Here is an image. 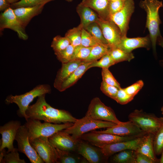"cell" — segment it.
<instances>
[{
    "label": "cell",
    "instance_id": "22",
    "mask_svg": "<svg viewBox=\"0 0 163 163\" xmlns=\"http://www.w3.org/2000/svg\"><path fill=\"white\" fill-rule=\"evenodd\" d=\"M110 0H82L80 3L92 9L100 18L108 20L110 19Z\"/></svg>",
    "mask_w": 163,
    "mask_h": 163
},
{
    "label": "cell",
    "instance_id": "52",
    "mask_svg": "<svg viewBox=\"0 0 163 163\" xmlns=\"http://www.w3.org/2000/svg\"><path fill=\"white\" fill-rule=\"evenodd\" d=\"M160 65L161 66L163 67V60H161L159 62Z\"/></svg>",
    "mask_w": 163,
    "mask_h": 163
},
{
    "label": "cell",
    "instance_id": "44",
    "mask_svg": "<svg viewBox=\"0 0 163 163\" xmlns=\"http://www.w3.org/2000/svg\"><path fill=\"white\" fill-rule=\"evenodd\" d=\"M126 0H120L110 1L109 5L110 15L113 14L120 11L124 6Z\"/></svg>",
    "mask_w": 163,
    "mask_h": 163
},
{
    "label": "cell",
    "instance_id": "36",
    "mask_svg": "<svg viewBox=\"0 0 163 163\" xmlns=\"http://www.w3.org/2000/svg\"><path fill=\"white\" fill-rule=\"evenodd\" d=\"M115 63L108 53L104 55L98 61H93L89 66L90 68L93 67H98L102 69H108Z\"/></svg>",
    "mask_w": 163,
    "mask_h": 163
},
{
    "label": "cell",
    "instance_id": "2",
    "mask_svg": "<svg viewBox=\"0 0 163 163\" xmlns=\"http://www.w3.org/2000/svg\"><path fill=\"white\" fill-rule=\"evenodd\" d=\"M141 7L146 13V27L149 32L153 50L156 54V45L157 39L160 36L159 26L161 23L159 10L163 6L162 2L158 0H144L140 3Z\"/></svg>",
    "mask_w": 163,
    "mask_h": 163
},
{
    "label": "cell",
    "instance_id": "35",
    "mask_svg": "<svg viewBox=\"0 0 163 163\" xmlns=\"http://www.w3.org/2000/svg\"><path fill=\"white\" fill-rule=\"evenodd\" d=\"M92 47H86L80 45L75 47L72 60L85 61L89 56Z\"/></svg>",
    "mask_w": 163,
    "mask_h": 163
},
{
    "label": "cell",
    "instance_id": "30",
    "mask_svg": "<svg viewBox=\"0 0 163 163\" xmlns=\"http://www.w3.org/2000/svg\"><path fill=\"white\" fill-rule=\"evenodd\" d=\"M84 29L100 43L109 46L104 36L101 28L97 23L94 22L90 23Z\"/></svg>",
    "mask_w": 163,
    "mask_h": 163
},
{
    "label": "cell",
    "instance_id": "24",
    "mask_svg": "<svg viewBox=\"0 0 163 163\" xmlns=\"http://www.w3.org/2000/svg\"><path fill=\"white\" fill-rule=\"evenodd\" d=\"M92 62H85L80 65L77 69L62 83L58 89L62 91L74 84L89 69V66Z\"/></svg>",
    "mask_w": 163,
    "mask_h": 163
},
{
    "label": "cell",
    "instance_id": "55",
    "mask_svg": "<svg viewBox=\"0 0 163 163\" xmlns=\"http://www.w3.org/2000/svg\"><path fill=\"white\" fill-rule=\"evenodd\" d=\"M118 0H110V1H118Z\"/></svg>",
    "mask_w": 163,
    "mask_h": 163
},
{
    "label": "cell",
    "instance_id": "14",
    "mask_svg": "<svg viewBox=\"0 0 163 163\" xmlns=\"http://www.w3.org/2000/svg\"><path fill=\"white\" fill-rule=\"evenodd\" d=\"M95 131L99 133H110L122 136L139 137L147 134L129 120L126 122H121L114 126L107 128L105 130Z\"/></svg>",
    "mask_w": 163,
    "mask_h": 163
},
{
    "label": "cell",
    "instance_id": "28",
    "mask_svg": "<svg viewBox=\"0 0 163 163\" xmlns=\"http://www.w3.org/2000/svg\"><path fill=\"white\" fill-rule=\"evenodd\" d=\"M110 48L109 46L99 44L92 47L89 56L86 62L97 60L108 53Z\"/></svg>",
    "mask_w": 163,
    "mask_h": 163
},
{
    "label": "cell",
    "instance_id": "13",
    "mask_svg": "<svg viewBox=\"0 0 163 163\" xmlns=\"http://www.w3.org/2000/svg\"><path fill=\"white\" fill-rule=\"evenodd\" d=\"M96 22L101 28L110 48H118L122 37L118 26L110 19L104 20L99 18Z\"/></svg>",
    "mask_w": 163,
    "mask_h": 163
},
{
    "label": "cell",
    "instance_id": "15",
    "mask_svg": "<svg viewBox=\"0 0 163 163\" xmlns=\"http://www.w3.org/2000/svg\"><path fill=\"white\" fill-rule=\"evenodd\" d=\"M48 138L49 141L56 148L71 152H76L80 140L74 139L72 135L63 130L55 133Z\"/></svg>",
    "mask_w": 163,
    "mask_h": 163
},
{
    "label": "cell",
    "instance_id": "41",
    "mask_svg": "<svg viewBox=\"0 0 163 163\" xmlns=\"http://www.w3.org/2000/svg\"><path fill=\"white\" fill-rule=\"evenodd\" d=\"M100 89L105 94L114 100L119 89L102 81L101 83Z\"/></svg>",
    "mask_w": 163,
    "mask_h": 163
},
{
    "label": "cell",
    "instance_id": "16",
    "mask_svg": "<svg viewBox=\"0 0 163 163\" xmlns=\"http://www.w3.org/2000/svg\"><path fill=\"white\" fill-rule=\"evenodd\" d=\"M21 125L18 120H11L0 127V133L2 135L1 144L0 150L5 148L8 149L7 152L13 150L15 148L13 146L18 130Z\"/></svg>",
    "mask_w": 163,
    "mask_h": 163
},
{
    "label": "cell",
    "instance_id": "11",
    "mask_svg": "<svg viewBox=\"0 0 163 163\" xmlns=\"http://www.w3.org/2000/svg\"><path fill=\"white\" fill-rule=\"evenodd\" d=\"M9 28L16 32L18 37L24 40L28 36L23 27L17 19L13 9L10 7L1 13L0 15V30Z\"/></svg>",
    "mask_w": 163,
    "mask_h": 163
},
{
    "label": "cell",
    "instance_id": "3",
    "mask_svg": "<svg viewBox=\"0 0 163 163\" xmlns=\"http://www.w3.org/2000/svg\"><path fill=\"white\" fill-rule=\"evenodd\" d=\"M51 91L49 85H39L24 94L15 96L10 95L8 96L5 102L7 104L13 103L16 104L19 107L18 114L21 117H24L27 120L28 118L26 111L30 103L35 97L43 94H49Z\"/></svg>",
    "mask_w": 163,
    "mask_h": 163
},
{
    "label": "cell",
    "instance_id": "48",
    "mask_svg": "<svg viewBox=\"0 0 163 163\" xmlns=\"http://www.w3.org/2000/svg\"><path fill=\"white\" fill-rule=\"evenodd\" d=\"M0 163H2L3 158L7 151H6L5 149H4L0 150Z\"/></svg>",
    "mask_w": 163,
    "mask_h": 163
},
{
    "label": "cell",
    "instance_id": "25",
    "mask_svg": "<svg viewBox=\"0 0 163 163\" xmlns=\"http://www.w3.org/2000/svg\"><path fill=\"white\" fill-rule=\"evenodd\" d=\"M111 158L115 163H135L136 151L132 149L123 150L116 153Z\"/></svg>",
    "mask_w": 163,
    "mask_h": 163
},
{
    "label": "cell",
    "instance_id": "20",
    "mask_svg": "<svg viewBox=\"0 0 163 163\" xmlns=\"http://www.w3.org/2000/svg\"><path fill=\"white\" fill-rule=\"evenodd\" d=\"M44 5L21 7L13 9L18 21L25 28L33 17L41 13Z\"/></svg>",
    "mask_w": 163,
    "mask_h": 163
},
{
    "label": "cell",
    "instance_id": "6",
    "mask_svg": "<svg viewBox=\"0 0 163 163\" xmlns=\"http://www.w3.org/2000/svg\"><path fill=\"white\" fill-rule=\"evenodd\" d=\"M128 118L147 133L155 135L161 125L160 117L142 110H134L129 114Z\"/></svg>",
    "mask_w": 163,
    "mask_h": 163
},
{
    "label": "cell",
    "instance_id": "31",
    "mask_svg": "<svg viewBox=\"0 0 163 163\" xmlns=\"http://www.w3.org/2000/svg\"><path fill=\"white\" fill-rule=\"evenodd\" d=\"M161 125L154 135V149L156 155L161 154L163 150V117H160Z\"/></svg>",
    "mask_w": 163,
    "mask_h": 163
},
{
    "label": "cell",
    "instance_id": "17",
    "mask_svg": "<svg viewBox=\"0 0 163 163\" xmlns=\"http://www.w3.org/2000/svg\"><path fill=\"white\" fill-rule=\"evenodd\" d=\"M79 140L76 152L90 163L106 162L108 158L104 155L100 148Z\"/></svg>",
    "mask_w": 163,
    "mask_h": 163
},
{
    "label": "cell",
    "instance_id": "4",
    "mask_svg": "<svg viewBox=\"0 0 163 163\" xmlns=\"http://www.w3.org/2000/svg\"><path fill=\"white\" fill-rule=\"evenodd\" d=\"M24 125L27 128L29 142L40 137H49L55 133L67 129L73 123L68 122L62 124H54L49 122L42 123L40 120L29 118Z\"/></svg>",
    "mask_w": 163,
    "mask_h": 163
},
{
    "label": "cell",
    "instance_id": "51",
    "mask_svg": "<svg viewBox=\"0 0 163 163\" xmlns=\"http://www.w3.org/2000/svg\"><path fill=\"white\" fill-rule=\"evenodd\" d=\"M161 155V157L159 159V162L160 163H163V150Z\"/></svg>",
    "mask_w": 163,
    "mask_h": 163
},
{
    "label": "cell",
    "instance_id": "10",
    "mask_svg": "<svg viewBox=\"0 0 163 163\" xmlns=\"http://www.w3.org/2000/svg\"><path fill=\"white\" fill-rule=\"evenodd\" d=\"M139 138L136 136H122L115 135L97 132L95 130L84 134L80 139L89 142L99 148L107 145Z\"/></svg>",
    "mask_w": 163,
    "mask_h": 163
},
{
    "label": "cell",
    "instance_id": "37",
    "mask_svg": "<svg viewBox=\"0 0 163 163\" xmlns=\"http://www.w3.org/2000/svg\"><path fill=\"white\" fill-rule=\"evenodd\" d=\"M74 49L75 47L70 44L65 50L55 55L62 63H66L72 60Z\"/></svg>",
    "mask_w": 163,
    "mask_h": 163
},
{
    "label": "cell",
    "instance_id": "42",
    "mask_svg": "<svg viewBox=\"0 0 163 163\" xmlns=\"http://www.w3.org/2000/svg\"><path fill=\"white\" fill-rule=\"evenodd\" d=\"M133 98L129 95L124 88H120L118 89L114 100L120 104L124 105L131 101Z\"/></svg>",
    "mask_w": 163,
    "mask_h": 163
},
{
    "label": "cell",
    "instance_id": "21",
    "mask_svg": "<svg viewBox=\"0 0 163 163\" xmlns=\"http://www.w3.org/2000/svg\"><path fill=\"white\" fill-rule=\"evenodd\" d=\"M85 62L73 60L66 63H62L61 67L57 72L54 83V87L58 90L63 82L80 65Z\"/></svg>",
    "mask_w": 163,
    "mask_h": 163
},
{
    "label": "cell",
    "instance_id": "26",
    "mask_svg": "<svg viewBox=\"0 0 163 163\" xmlns=\"http://www.w3.org/2000/svg\"><path fill=\"white\" fill-rule=\"evenodd\" d=\"M56 149L58 156L57 163H88L84 158H82L72 153L71 152L62 151L57 149Z\"/></svg>",
    "mask_w": 163,
    "mask_h": 163
},
{
    "label": "cell",
    "instance_id": "27",
    "mask_svg": "<svg viewBox=\"0 0 163 163\" xmlns=\"http://www.w3.org/2000/svg\"><path fill=\"white\" fill-rule=\"evenodd\" d=\"M108 53L116 64L124 61L129 62L134 58L132 52H126L119 48H110Z\"/></svg>",
    "mask_w": 163,
    "mask_h": 163
},
{
    "label": "cell",
    "instance_id": "8",
    "mask_svg": "<svg viewBox=\"0 0 163 163\" xmlns=\"http://www.w3.org/2000/svg\"><path fill=\"white\" fill-rule=\"evenodd\" d=\"M15 140L17 142L18 151L24 154L31 163H44L31 145L29 140L28 130L24 125L19 127Z\"/></svg>",
    "mask_w": 163,
    "mask_h": 163
},
{
    "label": "cell",
    "instance_id": "54",
    "mask_svg": "<svg viewBox=\"0 0 163 163\" xmlns=\"http://www.w3.org/2000/svg\"><path fill=\"white\" fill-rule=\"evenodd\" d=\"M65 0L69 2H72L73 0Z\"/></svg>",
    "mask_w": 163,
    "mask_h": 163
},
{
    "label": "cell",
    "instance_id": "38",
    "mask_svg": "<svg viewBox=\"0 0 163 163\" xmlns=\"http://www.w3.org/2000/svg\"><path fill=\"white\" fill-rule=\"evenodd\" d=\"M99 44L101 43L96 40L85 29H82L81 45L86 47H92Z\"/></svg>",
    "mask_w": 163,
    "mask_h": 163
},
{
    "label": "cell",
    "instance_id": "53",
    "mask_svg": "<svg viewBox=\"0 0 163 163\" xmlns=\"http://www.w3.org/2000/svg\"><path fill=\"white\" fill-rule=\"evenodd\" d=\"M161 114L163 115V106L162 107L161 109Z\"/></svg>",
    "mask_w": 163,
    "mask_h": 163
},
{
    "label": "cell",
    "instance_id": "7",
    "mask_svg": "<svg viewBox=\"0 0 163 163\" xmlns=\"http://www.w3.org/2000/svg\"><path fill=\"white\" fill-rule=\"evenodd\" d=\"M85 116L95 120L111 122L116 124L121 122L113 109L105 105L98 97L91 100Z\"/></svg>",
    "mask_w": 163,
    "mask_h": 163
},
{
    "label": "cell",
    "instance_id": "23",
    "mask_svg": "<svg viewBox=\"0 0 163 163\" xmlns=\"http://www.w3.org/2000/svg\"><path fill=\"white\" fill-rule=\"evenodd\" d=\"M154 135L152 133H147L145 135L143 139L136 151L147 156L154 163H155L159 162V159L156 158L154 150Z\"/></svg>",
    "mask_w": 163,
    "mask_h": 163
},
{
    "label": "cell",
    "instance_id": "33",
    "mask_svg": "<svg viewBox=\"0 0 163 163\" xmlns=\"http://www.w3.org/2000/svg\"><path fill=\"white\" fill-rule=\"evenodd\" d=\"M70 44L69 40L65 36L57 35L53 38L51 47L56 54L65 50Z\"/></svg>",
    "mask_w": 163,
    "mask_h": 163
},
{
    "label": "cell",
    "instance_id": "1",
    "mask_svg": "<svg viewBox=\"0 0 163 163\" xmlns=\"http://www.w3.org/2000/svg\"><path fill=\"white\" fill-rule=\"evenodd\" d=\"M45 95L38 96L36 103L29 106L26 111L28 119L43 120L54 124L68 122L74 123L77 120V119L68 111L51 107L46 102Z\"/></svg>",
    "mask_w": 163,
    "mask_h": 163
},
{
    "label": "cell",
    "instance_id": "5",
    "mask_svg": "<svg viewBox=\"0 0 163 163\" xmlns=\"http://www.w3.org/2000/svg\"><path fill=\"white\" fill-rule=\"evenodd\" d=\"M116 124L111 122L98 120L85 116L77 119L70 127L63 131L76 139H80L84 134L96 129L107 128L115 125Z\"/></svg>",
    "mask_w": 163,
    "mask_h": 163
},
{
    "label": "cell",
    "instance_id": "43",
    "mask_svg": "<svg viewBox=\"0 0 163 163\" xmlns=\"http://www.w3.org/2000/svg\"><path fill=\"white\" fill-rule=\"evenodd\" d=\"M144 84V82L142 80H139L124 89L129 95L134 97L142 88Z\"/></svg>",
    "mask_w": 163,
    "mask_h": 163
},
{
    "label": "cell",
    "instance_id": "40",
    "mask_svg": "<svg viewBox=\"0 0 163 163\" xmlns=\"http://www.w3.org/2000/svg\"><path fill=\"white\" fill-rule=\"evenodd\" d=\"M101 75L103 81L108 84L116 87L118 89L121 88L120 85L108 69H102Z\"/></svg>",
    "mask_w": 163,
    "mask_h": 163
},
{
    "label": "cell",
    "instance_id": "47",
    "mask_svg": "<svg viewBox=\"0 0 163 163\" xmlns=\"http://www.w3.org/2000/svg\"><path fill=\"white\" fill-rule=\"evenodd\" d=\"M99 18V17L97 14L93 11L90 17L89 24L92 22H96Z\"/></svg>",
    "mask_w": 163,
    "mask_h": 163
},
{
    "label": "cell",
    "instance_id": "12",
    "mask_svg": "<svg viewBox=\"0 0 163 163\" xmlns=\"http://www.w3.org/2000/svg\"><path fill=\"white\" fill-rule=\"evenodd\" d=\"M134 9L133 0H126L124 6L120 11L110 16V19L119 27L122 37L126 36L129 22Z\"/></svg>",
    "mask_w": 163,
    "mask_h": 163
},
{
    "label": "cell",
    "instance_id": "45",
    "mask_svg": "<svg viewBox=\"0 0 163 163\" xmlns=\"http://www.w3.org/2000/svg\"><path fill=\"white\" fill-rule=\"evenodd\" d=\"M135 163H154L147 156L136 151Z\"/></svg>",
    "mask_w": 163,
    "mask_h": 163
},
{
    "label": "cell",
    "instance_id": "39",
    "mask_svg": "<svg viewBox=\"0 0 163 163\" xmlns=\"http://www.w3.org/2000/svg\"><path fill=\"white\" fill-rule=\"evenodd\" d=\"M18 149L5 154L2 163H25L24 159L20 158Z\"/></svg>",
    "mask_w": 163,
    "mask_h": 163
},
{
    "label": "cell",
    "instance_id": "29",
    "mask_svg": "<svg viewBox=\"0 0 163 163\" xmlns=\"http://www.w3.org/2000/svg\"><path fill=\"white\" fill-rule=\"evenodd\" d=\"M82 26L80 24L67 31L65 36L69 41L71 44L74 47L81 45V40Z\"/></svg>",
    "mask_w": 163,
    "mask_h": 163
},
{
    "label": "cell",
    "instance_id": "32",
    "mask_svg": "<svg viewBox=\"0 0 163 163\" xmlns=\"http://www.w3.org/2000/svg\"><path fill=\"white\" fill-rule=\"evenodd\" d=\"M76 11L80 18V24L85 28L89 24V19L93 10L80 3L76 7Z\"/></svg>",
    "mask_w": 163,
    "mask_h": 163
},
{
    "label": "cell",
    "instance_id": "19",
    "mask_svg": "<svg viewBox=\"0 0 163 163\" xmlns=\"http://www.w3.org/2000/svg\"><path fill=\"white\" fill-rule=\"evenodd\" d=\"M151 43L149 35L133 38H128L126 36L122 37L118 48L126 52H132L134 50L139 48L149 49Z\"/></svg>",
    "mask_w": 163,
    "mask_h": 163
},
{
    "label": "cell",
    "instance_id": "50",
    "mask_svg": "<svg viewBox=\"0 0 163 163\" xmlns=\"http://www.w3.org/2000/svg\"><path fill=\"white\" fill-rule=\"evenodd\" d=\"M11 4L16 2L20 0H7Z\"/></svg>",
    "mask_w": 163,
    "mask_h": 163
},
{
    "label": "cell",
    "instance_id": "46",
    "mask_svg": "<svg viewBox=\"0 0 163 163\" xmlns=\"http://www.w3.org/2000/svg\"><path fill=\"white\" fill-rule=\"evenodd\" d=\"M11 5L7 0H0V11H4L10 7Z\"/></svg>",
    "mask_w": 163,
    "mask_h": 163
},
{
    "label": "cell",
    "instance_id": "49",
    "mask_svg": "<svg viewBox=\"0 0 163 163\" xmlns=\"http://www.w3.org/2000/svg\"><path fill=\"white\" fill-rule=\"evenodd\" d=\"M157 43L159 46L163 48V37L161 35L158 37Z\"/></svg>",
    "mask_w": 163,
    "mask_h": 163
},
{
    "label": "cell",
    "instance_id": "18",
    "mask_svg": "<svg viewBox=\"0 0 163 163\" xmlns=\"http://www.w3.org/2000/svg\"><path fill=\"white\" fill-rule=\"evenodd\" d=\"M144 136L107 145L100 148L104 155L108 158L123 150L132 149L136 151L143 139Z\"/></svg>",
    "mask_w": 163,
    "mask_h": 163
},
{
    "label": "cell",
    "instance_id": "34",
    "mask_svg": "<svg viewBox=\"0 0 163 163\" xmlns=\"http://www.w3.org/2000/svg\"><path fill=\"white\" fill-rule=\"evenodd\" d=\"M53 0H20L11 5L13 9L21 7H34L39 5H45Z\"/></svg>",
    "mask_w": 163,
    "mask_h": 163
},
{
    "label": "cell",
    "instance_id": "9",
    "mask_svg": "<svg viewBox=\"0 0 163 163\" xmlns=\"http://www.w3.org/2000/svg\"><path fill=\"white\" fill-rule=\"evenodd\" d=\"M31 145L46 163H57L58 154L56 149L47 137L40 136L30 142Z\"/></svg>",
    "mask_w": 163,
    "mask_h": 163
}]
</instances>
